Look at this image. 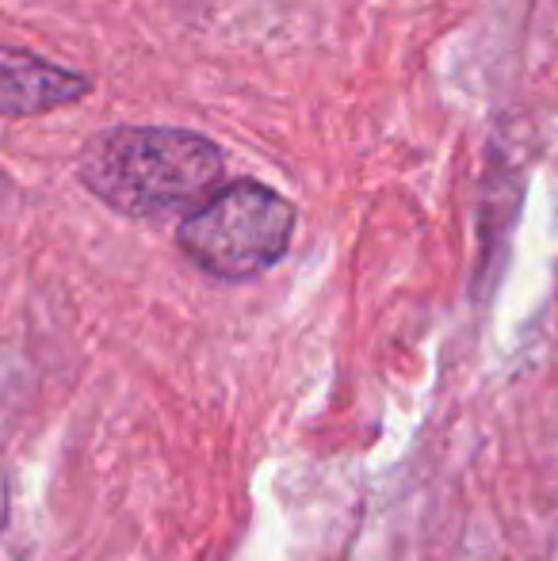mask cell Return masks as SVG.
<instances>
[{"label": "cell", "mask_w": 558, "mask_h": 561, "mask_svg": "<svg viewBox=\"0 0 558 561\" xmlns=\"http://www.w3.org/2000/svg\"><path fill=\"white\" fill-rule=\"evenodd\" d=\"M223 149L176 126H112L84 146L77 176L104 207L153 222L187 215L218 187Z\"/></svg>", "instance_id": "6da1fadb"}, {"label": "cell", "mask_w": 558, "mask_h": 561, "mask_svg": "<svg viewBox=\"0 0 558 561\" xmlns=\"http://www.w3.org/2000/svg\"><path fill=\"white\" fill-rule=\"evenodd\" d=\"M295 237V207L280 192L238 180L215 187L176 226V244L200 272L226 283H246L276 267Z\"/></svg>", "instance_id": "7a4b0ae2"}, {"label": "cell", "mask_w": 558, "mask_h": 561, "mask_svg": "<svg viewBox=\"0 0 558 561\" xmlns=\"http://www.w3.org/2000/svg\"><path fill=\"white\" fill-rule=\"evenodd\" d=\"M84 96H89V77L23 46L0 43V118L50 115L58 107L81 104Z\"/></svg>", "instance_id": "3957f363"}, {"label": "cell", "mask_w": 558, "mask_h": 561, "mask_svg": "<svg viewBox=\"0 0 558 561\" xmlns=\"http://www.w3.org/2000/svg\"><path fill=\"white\" fill-rule=\"evenodd\" d=\"M4 519H8V481L0 473V527H4Z\"/></svg>", "instance_id": "277c9868"}]
</instances>
